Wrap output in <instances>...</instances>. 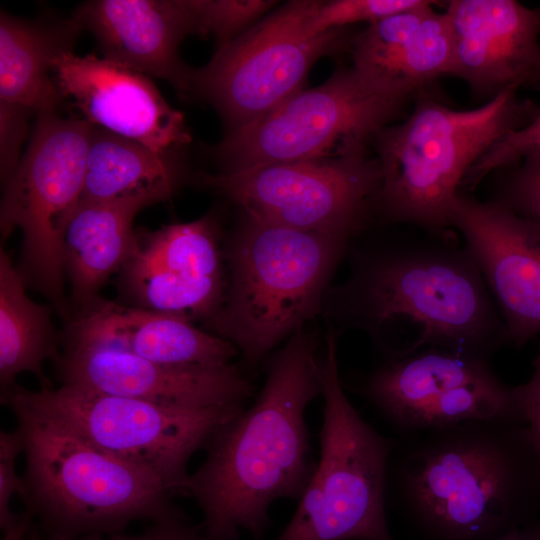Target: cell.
<instances>
[{
	"label": "cell",
	"instance_id": "1",
	"mask_svg": "<svg viewBox=\"0 0 540 540\" xmlns=\"http://www.w3.org/2000/svg\"><path fill=\"white\" fill-rule=\"evenodd\" d=\"M315 332L299 329L266 366L253 404L208 439L203 463L189 475L185 495L203 515L211 540L263 538L269 510L279 499L299 500L316 463L305 414L321 395Z\"/></svg>",
	"mask_w": 540,
	"mask_h": 540
},
{
	"label": "cell",
	"instance_id": "2",
	"mask_svg": "<svg viewBox=\"0 0 540 540\" xmlns=\"http://www.w3.org/2000/svg\"><path fill=\"white\" fill-rule=\"evenodd\" d=\"M386 497L418 540H492L540 516V463L522 421L422 430L396 440Z\"/></svg>",
	"mask_w": 540,
	"mask_h": 540
},
{
	"label": "cell",
	"instance_id": "3",
	"mask_svg": "<svg viewBox=\"0 0 540 540\" xmlns=\"http://www.w3.org/2000/svg\"><path fill=\"white\" fill-rule=\"evenodd\" d=\"M345 314L389 357L437 348L482 359L508 345L505 324L473 259L450 239L413 238L360 260Z\"/></svg>",
	"mask_w": 540,
	"mask_h": 540
},
{
	"label": "cell",
	"instance_id": "4",
	"mask_svg": "<svg viewBox=\"0 0 540 540\" xmlns=\"http://www.w3.org/2000/svg\"><path fill=\"white\" fill-rule=\"evenodd\" d=\"M518 89L509 87L471 110H454L419 94L405 121L372 138L382 175L375 210L390 222L450 239V206L469 169L538 113L539 106L518 97Z\"/></svg>",
	"mask_w": 540,
	"mask_h": 540
},
{
	"label": "cell",
	"instance_id": "5",
	"mask_svg": "<svg viewBox=\"0 0 540 540\" xmlns=\"http://www.w3.org/2000/svg\"><path fill=\"white\" fill-rule=\"evenodd\" d=\"M24 439L18 495L42 535L73 540L121 533L131 522L182 512L153 475L88 443L62 425L12 410Z\"/></svg>",
	"mask_w": 540,
	"mask_h": 540
},
{
	"label": "cell",
	"instance_id": "6",
	"mask_svg": "<svg viewBox=\"0 0 540 540\" xmlns=\"http://www.w3.org/2000/svg\"><path fill=\"white\" fill-rule=\"evenodd\" d=\"M348 239L247 216L229 246V286L210 328L256 365L318 311Z\"/></svg>",
	"mask_w": 540,
	"mask_h": 540
},
{
	"label": "cell",
	"instance_id": "7",
	"mask_svg": "<svg viewBox=\"0 0 540 540\" xmlns=\"http://www.w3.org/2000/svg\"><path fill=\"white\" fill-rule=\"evenodd\" d=\"M320 362V458L276 540H395L389 530L387 474L396 440L370 425L347 398L329 326Z\"/></svg>",
	"mask_w": 540,
	"mask_h": 540
},
{
	"label": "cell",
	"instance_id": "8",
	"mask_svg": "<svg viewBox=\"0 0 540 540\" xmlns=\"http://www.w3.org/2000/svg\"><path fill=\"white\" fill-rule=\"evenodd\" d=\"M56 422L95 447L156 477L172 494H185L192 456L214 431L245 406L199 408L153 403L72 386L28 390L15 384L1 398Z\"/></svg>",
	"mask_w": 540,
	"mask_h": 540
},
{
	"label": "cell",
	"instance_id": "9",
	"mask_svg": "<svg viewBox=\"0 0 540 540\" xmlns=\"http://www.w3.org/2000/svg\"><path fill=\"white\" fill-rule=\"evenodd\" d=\"M92 129L84 118L38 114L25 153L3 182L1 236L22 231L16 267L27 288L41 292L64 315L63 240L81 200Z\"/></svg>",
	"mask_w": 540,
	"mask_h": 540
},
{
	"label": "cell",
	"instance_id": "10",
	"mask_svg": "<svg viewBox=\"0 0 540 540\" xmlns=\"http://www.w3.org/2000/svg\"><path fill=\"white\" fill-rule=\"evenodd\" d=\"M409 98L379 87L353 67L338 68L320 86L300 90L265 116L228 132L214 155L222 172H235L366 148Z\"/></svg>",
	"mask_w": 540,
	"mask_h": 540
},
{
	"label": "cell",
	"instance_id": "11",
	"mask_svg": "<svg viewBox=\"0 0 540 540\" xmlns=\"http://www.w3.org/2000/svg\"><path fill=\"white\" fill-rule=\"evenodd\" d=\"M318 1H290L192 68L190 94L209 102L230 131L265 116L302 85L314 63L351 49L348 27L321 33L307 21Z\"/></svg>",
	"mask_w": 540,
	"mask_h": 540
},
{
	"label": "cell",
	"instance_id": "12",
	"mask_svg": "<svg viewBox=\"0 0 540 540\" xmlns=\"http://www.w3.org/2000/svg\"><path fill=\"white\" fill-rule=\"evenodd\" d=\"M200 180L251 218L350 238L375 210L382 175L377 158L360 148L319 160L201 174Z\"/></svg>",
	"mask_w": 540,
	"mask_h": 540
},
{
	"label": "cell",
	"instance_id": "13",
	"mask_svg": "<svg viewBox=\"0 0 540 540\" xmlns=\"http://www.w3.org/2000/svg\"><path fill=\"white\" fill-rule=\"evenodd\" d=\"M356 391L402 435L469 420L523 416L487 359L425 348L388 359Z\"/></svg>",
	"mask_w": 540,
	"mask_h": 540
},
{
	"label": "cell",
	"instance_id": "14",
	"mask_svg": "<svg viewBox=\"0 0 540 540\" xmlns=\"http://www.w3.org/2000/svg\"><path fill=\"white\" fill-rule=\"evenodd\" d=\"M54 361L61 385L153 403L221 408L244 406L254 387L236 366H179L64 334Z\"/></svg>",
	"mask_w": 540,
	"mask_h": 540
},
{
	"label": "cell",
	"instance_id": "15",
	"mask_svg": "<svg viewBox=\"0 0 540 540\" xmlns=\"http://www.w3.org/2000/svg\"><path fill=\"white\" fill-rule=\"evenodd\" d=\"M449 222L465 240L505 324L508 345L540 334V225L459 190Z\"/></svg>",
	"mask_w": 540,
	"mask_h": 540
},
{
	"label": "cell",
	"instance_id": "16",
	"mask_svg": "<svg viewBox=\"0 0 540 540\" xmlns=\"http://www.w3.org/2000/svg\"><path fill=\"white\" fill-rule=\"evenodd\" d=\"M121 285L135 307L188 320L211 318L224 301L219 228L212 215L137 231Z\"/></svg>",
	"mask_w": 540,
	"mask_h": 540
},
{
	"label": "cell",
	"instance_id": "17",
	"mask_svg": "<svg viewBox=\"0 0 540 540\" xmlns=\"http://www.w3.org/2000/svg\"><path fill=\"white\" fill-rule=\"evenodd\" d=\"M52 73L63 99L94 126L161 153L177 152L191 140L182 113L141 72L65 51L53 59Z\"/></svg>",
	"mask_w": 540,
	"mask_h": 540
},
{
	"label": "cell",
	"instance_id": "18",
	"mask_svg": "<svg viewBox=\"0 0 540 540\" xmlns=\"http://www.w3.org/2000/svg\"><path fill=\"white\" fill-rule=\"evenodd\" d=\"M450 75L487 102L505 89L525 87L540 58V7L515 0H451Z\"/></svg>",
	"mask_w": 540,
	"mask_h": 540
},
{
	"label": "cell",
	"instance_id": "19",
	"mask_svg": "<svg viewBox=\"0 0 540 540\" xmlns=\"http://www.w3.org/2000/svg\"><path fill=\"white\" fill-rule=\"evenodd\" d=\"M72 18L93 34L104 59L190 94L192 68L182 62L179 47L195 27L184 0L88 1Z\"/></svg>",
	"mask_w": 540,
	"mask_h": 540
},
{
	"label": "cell",
	"instance_id": "20",
	"mask_svg": "<svg viewBox=\"0 0 540 540\" xmlns=\"http://www.w3.org/2000/svg\"><path fill=\"white\" fill-rule=\"evenodd\" d=\"M433 1L388 16L354 35L352 67L379 87L414 96L441 75H450L452 42L447 16Z\"/></svg>",
	"mask_w": 540,
	"mask_h": 540
},
{
	"label": "cell",
	"instance_id": "21",
	"mask_svg": "<svg viewBox=\"0 0 540 540\" xmlns=\"http://www.w3.org/2000/svg\"><path fill=\"white\" fill-rule=\"evenodd\" d=\"M65 334L168 365L223 366L238 354L231 342L184 317L103 299L70 319Z\"/></svg>",
	"mask_w": 540,
	"mask_h": 540
},
{
	"label": "cell",
	"instance_id": "22",
	"mask_svg": "<svg viewBox=\"0 0 540 540\" xmlns=\"http://www.w3.org/2000/svg\"><path fill=\"white\" fill-rule=\"evenodd\" d=\"M152 204L147 197L79 202L63 240L64 273L76 314L101 300L100 288L130 259L137 244L134 218Z\"/></svg>",
	"mask_w": 540,
	"mask_h": 540
},
{
	"label": "cell",
	"instance_id": "23",
	"mask_svg": "<svg viewBox=\"0 0 540 540\" xmlns=\"http://www.w3.org/2000/svg\"><path fill=\"white\" fill-rule=\"evenodd\" d=\"M73 19L53 23L0 15V102L31 113L53 112L64 100L52 73L58 54L73 51L81 31Z\"/></svg>",
	"mask_w": 540,
	"mask_h": 540
},
{
	"label": "cell",
	"instance_id": "24",
	"mask_svg": "<svg viewBox=\"0 0 540 540\" xmlns=\"http://www.w3.org/2000/svg\"><path fill=\"white\" fill-rule=\"evenodd\" d=\"M177 152L161 153L94 126L80 201L147 197L170 199L182 180Z\"/></svg>",
	"mask_w": 540,
	"mask_h": 540
},
{
	"label": "cell",
	"instance_id": "25",
	"mask_svg": "<svg viewBox=\"0 0 540 540\" xmlns=\"http://www.w3.org/2000/svg\"><path fill=\"white\" fill-rule=\"evenodd\" d=\"M27 286L7 253L0 251V390L1 398L23 372L35 375L41 387H53L44 373L46 360L59 354L58 336L48 306L26 294Z\"/></svg>",
	"mask_w": 540,
	"mask_h": 540
},
{
	"label": "cell",
	"instance_id": "26",
	"mask_svg": "<svg viewBox=\"0 0 540 540\" xmlns=\"http://www.w3.org/2000/svg\"><path fill=\"white\" fill-rule=\"evenodd\" d=\"M192 17L195 35L212 34L220 48L270 10L275 1L268 0H184ZM256 23V22H255Z\"/></svg>",
	"mask_w": 540,
	"mask_h": 540
},
{
	"label": "cell",
	"instance_id": "27",
	"mask_svg": "<svg viewBox=\"0 0 540 540\" xmlns=\"http://www.w3.org/2000/svg\"><path fill=\"white\" fill-rule=\"evenodd\" d=\"M497 173L490 200L540 225V149Z\"/></svg>",
	"mask_w": 540,
	"mask_h": 540
},
{
	"label": "cell",
	"instance_id": "28",
	"mask_svg": "<svg viewBox=\"0 0 540 540\" xmlns=\"http://www.w3.org/2000/svg\"><path fill=\"white\" fill-rule=\"evenodd\" d=\"M423 0H334L318 1L308 18L307 26L314 33L367 22L374 23L388 16L413 8Z\"/></svg>",
	"mask_w": 540,
	"mask_h": 540
},
{
	"label": "cell",
	"instance_id": "29",
	"mask_svg": "<svg viewBox=\"0 0 540 540\" xmlns=\"http://www.w3.org/2000/svg\"><path fill=\"white\" fill-rule=\"evenodd\" d=\"M540 149V107L525 127L513 131L483 154L465 175L461 188L473 191L490 173L516 166L527 155Z\"/></svg>",
	"mask_w": 540,
	"mask_h": 540
},
{
	"label": "cell",
	"instance_id": "30",
	"mask_svg": "<svg viewBox=\"0 0 540 540\" xmlns=\"http://www.w3.org/2000/svg\"><path fill=\"white\" fill-rule=\"evenodd\" d=\"M24 452L22 433L14 431L0 432V528L5 529L16 517L10 509L12 497L23 490L22 477L16 471V459Z\"/></svg>",
	"mask_w": 540,
	"mask_h": 540
},
{
	"label": "cell",
	"instance_id": "31",
	"mask_svg": "<svg viewBox=\"0 0 540 540\" xmlns=\"http://www.w3.org/2000/svg\"><path fill=\"white\" fill-rule=\"evenodd\" d=\"M27 109L0 102V174L2 183L18 165L20 149L28 131Z\"/></svg>",
	"mask_w": 540,
	"mask_h": 540
},
{
	"label": "cell",
	"instance_id": "32",
	"mask_svg": "<svg viewBox=\"0 0 540 540\" xmlns=\"http://www.w3.org/2000/svg\"><path fill=\"white\" fill-rule=\"evenodd\" d=\"M532 365L530 379L513 391L540 463V345Z\"/></svg>",
	"mask_w": 540,
	"mask_h": 540
},
{
	"label": "cell",
	"instance_id": "33",
	"mask_svg": "<svg viewBox=\"0 0 540 540\" xmlns=\"http://www.w3.org/2000/svg\"><path fill=\"white\" fill-rule=\"evenodd\" d=\"M109 540H211L202 527L192 525L180 512L177 515L152 522V525L137 535L117 533Z\"/></svg>",
	"mask_w": 540,
	"mask_h": 540
},
{
	"label": "cell",
	"instance_id": "34",
	"mask_svg": "<svg viewBox=\"0 0 540 540\" xmlns=\"http://www.w3.org/2000/svg\"><path fill=\"white\" fill-rule=\"evenodd\" d=\"M2 532L1 540H38L40 536L35 520L25 510L17 513L15 519Z\"/></svg>",
	"mask_w": 540,
	"mask_h": 540
},
{
	"label": "cell",
	"instance_id": "35",
	"mask_svg": "<svg viewBox=\"0 0 540 540\" xmlns=\"http://www.w3.org/2000/svg\"><path fill=\"white\" fill-rule=\"evenodd\" d=\"M492 540H540V516Z\"/></svg>",
	"mask_w": 540,
	"mask_h": 540
},
{
	"label": "cell",
	"instance_id": "36",
	"mask_svg": "<svg viewBox=\"0 0 540 540\" xmlns=\"http://www.w3.org/2000/svg\"><path fill=\"white\" fill-rule=\"evenodd\" d=\"M525 87L540 90V58L538 64Z\"/></svg>",
	"mask_w": 540,
	"mask_h": 540
},
{
	"label": "cell",
	"instance_id": "37",
	"mask_svg": "<svg viewBox=\"0 0 540 540\" xmlns=\"http://www.w3.org/2000/svg\"><path fill=\"white\" fill-rule=\"evenodd\" d=\"M38 540H51L40 534ZM73 540H103L102 535H86Z\"/></svg>",
	"mask_w": 540,
	"mask_h": 540
}]
</instances>
